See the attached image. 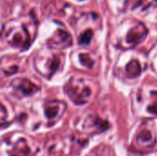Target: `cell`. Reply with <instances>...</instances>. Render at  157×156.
<instances>
[{
	"label": "cell",
	"mask_w": 157,
	"mask_h": 156,
	"mask_svg": "<svg viewBox=\"0 0 157 156\" xmlns=\"http://www.w3.org/2000/svg\"><path fill=\"white\" fill-rule=\"evenodd\" d=\"M126 72H127L128 75H130L131 77H136V76L140 75V74L142 72V68H141L139 62L132 61L131 63H129L126 67Z\"/></svg>",
	"instance_id": "6da1fadb"
},
{
	"label": "cell",
	"mask_w": 157,
	"mask_h": 156,
	"mask_svg": "<svg viewBox=\"0 0 157 156\" xmlns=\"http://www.w3.org/2000/svg\"><path fill=\"white\" fill-rule=\"evenodd\" d=\"M58 107L57 105H50L46 107V115L49 119L54 118L58 115Z\"/></svg>",
	"instance_id": "7a4b0ae2"
},
{
	"label": "cell",
	"mask_w": 157,
	"mask_h": 156,
	"mask_svg": "<svg viewBox=\"0 0 157 156\" xmlns=\"http://www.w3.org/2000/svg\"><path fill=\"white\" fill-rule=\"evenodd\" d=\"M29 84V81H27V80H22L21 81V83H20V85H19V86H18V88H20V90L24 93V94H27V95H30V94H32V93H34L35 91H36V88H29L28 86H27V85Z\"/></svg>",
	"instance_id": "3957f363"
},
{
	"label": "cell",
	"mask_w": 157,
	"mask_h": 156,
	"mask_svg": "<svg viewBox=\"0 0 157 156\" xmlns=\"http://www.w3.org/2000/svg\"><path fill=\"white\" fill-rule=\"evenodd\" d=\"M91 37H92V32H91V30H87V31H86V32L81 36L79 42H80L81 44H88V43L90 42Z\"/></svg>",
	"instance_id": "277c9868"
},
{
	"label": "cell",
	"mask_w": 157,
	"mask_h": 156,
	"mask_svg": "<svg viewBox=\"0 0 157 156\" xmlns=\"http://www.w3.org/2000/svg\"><path fill=\"white\" fill-rule=\"evenodd\" d=\"M151 138H152L151 132H150L149 131H146V130H145V131H144L139 135L138 140H139L140 142H150Z\"/></svg>",
	"instance_id": "5b68a950"
}]
</instances>
